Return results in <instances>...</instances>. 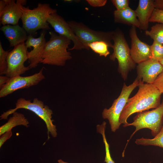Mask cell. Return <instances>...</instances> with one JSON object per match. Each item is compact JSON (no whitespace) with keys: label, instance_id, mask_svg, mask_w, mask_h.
I'll use <instances>...</instances> for the list:
<instances>
[{"label":"cell","instance_id":"d590c367","mask_svg":"<svg viewBox=\"0 0 163 163\" xmlns=\"http://www.w3.org/2000/svg\"><path fill=\"white\" fill-rule=\"evenodd\" d=\"M151 163V162H149L148 163Z\"/></svg>","mask_w":163,"mask_h":163},{"label":"cell","instance_id":"9c48e42d","mask_svg":"<svg viewBox=\"0 0 163 163\" xmlns=\"http://www.w3.org/2000/svg\"><path fill=\"white\" fill-rule=\"evenodd\" d=\"M25 43L20 44L9 52L7 56V69L6 76L11 78L21 75L30 69L24 62L28 59L27 50Z\"/></svg>","mask_w":163,"mask_h":163},{"label":"cell","instance_id":"2e32d148","mask_svg":"<svg viewBox=\"0 0 163 163\" xmlns=\"http://www.w3.org/2000/svg\"><path fill=\"white\" fill-rule=\"evenodd\" d=\"M0 30L9 42L10 47L25 43L28 38L26 31L18 24L3 26Z\"/></svg>","mask_w":163,"mask_h":163},{"label":"cell","instance_id":"d4e9b609","mask_svg":"<svg viewBox=\"0 0 163 163\" xmlns=\"http://www.w3.org/2000/svg\"><path fill=\"white\" fill-rule=\"evenodd\" d=\"M9 51H5L0 42V74H5L7 69V56Z\"/></svg>","mask_w":163,"mask_h":163},{"label":"cell","instance_id":"7a4b0ae2","mask_svg":"<svg viewBox=\"0 0 163 163\" xmlns=\"http://www.w3.org/2000/svg\"><path fill=\"white\" fill-rule=\"evenodd\" d=\"M49 33L50 38L46 43L40 63L63 66L67 61L72 58L71 53L67 50L71 41L52 31Z\"/></svg>","mask_w":163,"mask_h":163},{"label":"cell","instance_id":"d6986e66","mask_svg":"<svg viewBox=\"0 0 163 163\" xmlns=\"http://www.w3.org/2000/svg\"><path fill=\"white\" fill-rule=\"evenodd\" d=\"M12 114L7 122L0 127V136L7 131L11 130L13 128L17 126H28L29 122L23 114L15 112Z\"/></svg>","mask_w":163,"mask_h":163},{"label":"cell","instance_id":"e575fe53","mask_svg":"<svg viewBox=\"0 0 163 163\" xmlns=\"http://www.w3.org/2000/svg\"><path fill=\"white\" fill-rule=\"evenodd\" d=\"M159 62L161 63V64L162 66H163V59H162L161 60L159 61Z\"/></svg>","mask_w":163,"mask_h":163},{"label":"cell","instance_id":"83f0119b","mask_svg":"<svg viewBox=\"0 0 163 163\" xmlns=\"http://www.w3.org/2000/svg\"><path fill=\"white\" fill-rule=\"evenodd\" d=\"M153 84L161 93H163V71L158 75Z\"/></svg>","mask_w":163,"mask_h":163},{"label":"cell","instance_id":"f546056e","mask_svg":"<svg viewBox=\"0 0 163 163\" xmlns=\"http://www.w3.org/2000/svg\"><path fill=\"white\" fill-rule=\"evenodd\" d=\"M12 135L11 130H10L5 132L1 136L0 138V148L7 140L11 137Z\"/></svg>","mask_w":163,"mask_h":163},{"label":"cell","instance_id":"ffe728a7","mask_svg":"<svg viewBox=\"0 0 163 163\" xmlns=\"http://www.w3.org/2000/svg\"><path fill=\"white\" fill-rule=\"evenodd\" d=\"M135 143L137 145H154L163 148V126L160 132L152 139L142 137L136 139Z\"/></svg>","mask_w":163,"mask_h":163},{"label":"cell","instance_id":"44dd1931","mask_svg":"<svg viewBox=\"0 0 163 163\" xmlns=\"http://www.w3.org/2000/svg\"><path fill=\"white\" fill-rule=\"evenodd\" d=\"M145 33L154 41L163 44V24H157L151 27L150 30H145Z\"/></svg>","mask_w":163,"mask_h":163},{"label":"cell","instance_id":"52a82bcc","mask_svg":"<svg viewBox=\"0 0 163 163\" xmlns=\"http://www.w3.org/2000/svg\"><path fill=\"white\" fill-rule=\"evenodd\" d=\"M136 78L134 82L129 86L123 84L119 96L113 101L111 107L108 109L105 108L102 113L104 119H107L110 125L111 130L115 132L121 125L119 118L126 105L129 95L134 89L138 86L139 81Z\"/></svg>","mask_w":163,"mask_h":163},{"label":"cell","instance_id":"4316f807","mask_svg":"<svg viewBox=\"0 0 163 163\" xmlns=\"http://www.w3.org/2000/svg\"><path fill=\"white\" fill-rule=\"evenodd\" d=\"M111 1L117 10L123 9L129 7V0H112Z\"/></svg>","mask_w":163,"mask_h":163},{"label":"cell","instance_id":"484cf974","mask_svg":"<svg viewBox=\"0 0 163 163\" xmlns=\"http://www.w3.org/2000/svg\"><path fill=\"white\" fill-rule=\"evenodd\" d=\"M150 22L163 24V10L155 8L149 19Z\"/></svg>","mask_w":163,"mask_h":163},{"label":"cell","instance_id":"e0dca14e","mask_svg":"<svg viewBox=\"0 0 163 163\" xmlns=\"http://www.w3.org/2000/svg\"><path fill=\"white\" fill-rule=\"evenodd\" d=\"M154 0H139L135 10L140 23V29L146 30L149 27V19L155 9Z\"/></svg>","mask_w":163,"mask_h":163},{"label":"cell","instance_id":"30bf717a","mask_svg":"<svg viewBox=\"0 0 163 163\" xmlns=\"http://www.w3.org/2000/svg\"><path fill=\"white\" fill-rule=\"evenodd\" d=\"M43 67L37 73L27 76L21 75L9 78L8 82L0 88V97H5L17 90L27 88L36 85L45 78Z\"/></svg>","mask_w":163,"mask_h":163},{"label":"cell","instance_id":"cb8c5ba5","mask_svg":"<svg viewBox=\"0 0 163 163\" xmlns=\"http://www.w3.org/2000/svg\"><path fill=\"white\" fill-rule=\"evenodd\" d=\"M151 59L160 61L163 59V44L153 41L150 45Z\"/></svg>","mask_w":163,"mask_h":163},{"label":"cell","instance_id":"8fae6325","mask_svg":"<svg viewBox=\"0 0 163 163\" xmlns=\"http://www.w3.org/2000/svg\"><path fill=\"white\" fill-rule=\"evenodd\" d=\"M48 23L59 35L65 37L72 41L73 47L69 50H82L86 49L85 46L74 33L67 22L57 13L50 14L47 20Z\"/></svg>","mask_w":163,"mask_h":163},{"label":"cell","instance_id":"1f68e13d","mask_svg":"<svg viewBox=\"0 0 163 163\" xmlns=\"http://www.w3.org/2000/svg\"><path fill=\"white\" fill-rule=\"evenodd\" d=\"M11 0H1L0 1V14L2 11L10 3Z\"/></svg>","mask_w":163,"mask_h":163},{"label":"cell","instance_id":"f1b7e54d","mask_svg":"<svg viewBox=\"0 0 163 163\" xmlns=\"http://www.w3.org/2000/svg\"><path fill=\"white\" fill-rule=\"evenodd\" d=\"M107 0H87L86 1L91 6L93 7H102L105 5Z\"/></svg>","mask_w":163,"mask_h":163},{"label":"cell","instance_id":"d6a6232c","mask_svg":"<svg viewBox=\"0 0 163 163\" xmlns=\"http://www.w3.org/2000/svg\"><path fill=\"white\" fill-rule=\"evenodd\" d=\"M9 78L5 76H0V88H1L8 81Z\"/></svg>","mask_w":163,"mask_h":163},{"label":"cell","instance_id":"7402d4cb","mask_svg":"<svg viewBox=\"0 0 163 163\" xmlns=\"http://www.w3.org/2000/svg\"><path fill=\"white\" fill-rule=\"evenodd\" d=\"M88 46L90 49L91 48L94 52L98 54L100 56L106 57L110 53L108 49L109 46L104 41H95L88 44Z\"/></svg>","mask_w":163,"mask_h":163},{"label":"cell","instance_id":"4dcf8cb0","mask_svg":"<svg viewBox=\"0 0 163 163\" xmlns=\"http://www.w3.org/2000/svg\"><path fill=\"white\" fill-rule=\"evenodd\" d=\"M155 8L163 10V0H155L154 1Z\"/></svg>","mask_w":163,"mask_h":163},{"label":"cell","instance_id":"5bb4252c","mask_svg":"<svg viewBox=\"0 0 163 163\" xmlns=\"http://www.w3.org/2000/svg\"><path fill=\"white\" fill-rule=\"evenodd\" d=\"M163 71V66L159 61L150 59L138 64L137 78L144 82L153 84Z\"/></svg>","mask_w":163,"mask_h":163},{"label":"cell","instance_id":"5b68a950","mask_svg":"<svg viewBox=\"0 0 163 163\" xmlns=\"http://www.w3.org/2000/svg\"><path fill=\"white\" fill-rule=\"evenodd\" d=\"M112 40L114 42L112 47L113 52L110 55V59L112 61L117 59L118 72L123 79L126 80L129 72L135 68L136 63L131 57L130 49L124 34L120 29L113 31Z\"/></svg>","mask_w":163,"mask_h":163},{"label":"cell","instance_id":"ba28073f","mask_svg":"<svg viewBox=\"0 0 163 163\" xmlns=\"http://www.w3.org/2000/svg\"><path fill=\"white\" fill-rule=\"evenodd\" d=\"M71 29L79 40L85 46L86 49L89 50L88 44L96 41H102L106 42L112 48L111 43L113 31L103 32L93 30L82 22L73 21H67Z\"/></svg>","mask_w":163,"mask_h":163},{"label":"cell","instance_id":"ac0fdd59","mask_svg":"<svg viewBox=\"0 0 163 163\" xmlns=\"http://www.w3.org/2000/svg\"><path fill=\"white\" fill-rule=\"evenodd\" d=\"M115 23L123 24L140 28V25L135 10L129 7L113 12Z\"/></svg>","mask_w":163,"mask_h":163},{"label":"cell","instance_id":"7c38bea8","mask_svg":"<svg viewBox=\"0 0 163 163\" xmlns=\"http://www.w3.org/2000/svg\"><path fill=\"white\" fill-rule=\"evenodd\" d=\"M46 30H43L40 36L37 38H34L31 35H29L27 40L25 43L27 49L32 47L33 49L27 52L29 66L30 69L34 68L42 60L43 54L46 43L45 36Z\"/></svg>","mask_w":163,"mask_h":163},{"label":"cell","instance_id":"8992f818","mask_svg":"<svg viewBox=\"0 0 163 163\" xmlns=\"http://www.w3.org/2000/svg\"><path fill=\"white\" fill-rule=\"evenodd\" d=\"M133 126L136 129L132 134L125 146L133 136L138 130L144 128H147L151 130L152 135L155 136L160 131L163 126V100L157 108L150 111H144L138 113L133 118V121L125 125L124 127Z\"/></svg>","mask_w":163,"mask_h":163},{"label":"cell","instance_id":"603a6c76","mask_svg":"<svg viewBox=\"0 0 163 163\" xmlns=\"http://www.w3.org/2000/svg\"><path fill=\"white\" fill-rule=\"evenodd\" d=\"M106 124V123L104 121L101 124L97 125V131L102 135L104 144L106 154L104 162L106 163H115L111 157L109 149V145L107 141L105 136Z\"/></svg>","mask_w":163,"mask_h":163},{"label":"cell","instance_id":"6da1fadb","mask_svg":"<svg viewBox=\"0 0 163 163\" xmlns=\"http://www.w3.org/2000/svg\"><path fill=\"white\" fill-rule=\"evenodd\" d=\"M138 92L133 97L129 98L119 118L121 124L128 123L127 120L132 114L156 108L161 104L162 94L153 84L144 83L140 80Z\"/></svg>","mask_w":163,"mask_h":163},{"label":"cell","instance_id":"3957f363","mask_svg":"<svg viewBox=\"0 0 163 163\" xmlns=\"http://www.w3.org/2000/svg\"><path fill=\"white\" fill-rule=\"evenodd\" d=\"M21 9L22 13L21 18L22 27L27 34L32 36L39 30L50 29L48 18L50 14L57 13V10L47 3H38L37 7L33 9L22 5Z\"/></svg>","mask_w":163,"mask_h":163},{"label":"cell","instance_id":"4fadbf2b","mask_svg":"<svg viewBox=\"0 0 163 163\" xmlns=\"http://www.w3.org/2000/svg\"><path fill=\"white\" fill-rule=\"evenodd\" d=\"M131 39L130 54L136 63L138 64L151 59L150 45L141 41L138 38L136 27L132 26L129 31Z\"/></svg>","mask_w":163,"mask_h":163},{"label":"cell","instance_id":"9a60e30c","mask_svg":"<svg viewBox=\"0 0 163 163\" xmlns=\"http://www.w3.org/2000/svg\"><path fill=\"white\" fill-rule=\"evenodd\" d=\"M27 2L26 0H11L0 14L1 24L3 26L18 24L22 14L21 6L25 5Z\"/></svg>","mask_w":163,"mask_h":163},{"label":"cell","instance_id":"277c9868","mask_svg":"<svg viewBox=\"0 0 163 163\" xmlns=\"http://www.w3.org/2000/svg\"><path fill=\"white\" fill-rule=\"evenodd\" d=\"M21 108L33 112L44 121L47 129L48 139L50 138V134L53 137L57 136L56 126L53 124L54 121L52 119L53 114L52 110L48 106L45 105L43 102L37 98H34L33 102L30 100L20 98L17 101L15 107L4 112L0 116V120L7 119L9 115L16 112L18 109Z\"/></svg>","mask_w":163,"mask_h":163},{"label":"cell","instance_id":"836d02e7","mask_svg":"<svg viewBox=\"0 0 163 163\" xmlns=\"http://www.w3.org/2000/svg\"><path fill=\"white\" fill-rule=\"evenodd\" d=\"M58 163H69L68 162L64 161L62 160L61 159H59L57 161Z\"/></svg>","mask_w":163,"mask_h":163}]
</instances>
